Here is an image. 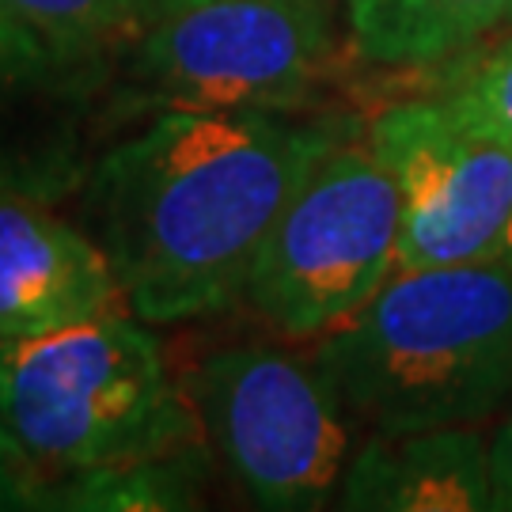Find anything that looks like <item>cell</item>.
<instances>
[{"label":"cell","instance_id":"obj_2","mask_svg":"<svg viewBox=\"0 0 512 512\" xmlns=\"http://www.w3.org/2000/svg\"><path fill=\"white\" fill-rule=\"evenodd\" d=\"M311 361L372 433L478 425L512 395V262L399 270Z\"/></svg>","mask_w":512,"mask_h":512},{"label":"cell","instance_id":"obj_14","mask_svg":"<svg viewBox=\"0 0 512 512\" xmlns=\"http://www.w3.org/2000/svg\"><path fill=\"white\" fill-rule=\"evenodd\" d=\"M42 482L35 467L16 452V444L0 429V509H38Z\"/></svg>","mask_w":512,"mask_h":512},{"label":"cell","instance_id":"obj_4","mask_svg":"<svg viewBox=\"0 0 512 512\" xmlns=\"http://www.w3.org/2000/svg\"><path fill=\"white\" fill-rule=\"evenodd\" d=\"M403 205L368 133L315 160L258 251L243 300L285 338H323L399 270Z\"/></svg>","mask_w":512,"mask_h":512},{"label":"cell","instance_id":"obj_6","mask_svg":"<svg viewBox=\"0 0 512 512\" xmlns=\"http://www.w3.org/2000/svg\"><path fill=\"white\" fill-rule=\"evenodd\" d=\"M334 54L327 0H186L141 31L133 80L160 110H289Z\"/></svg>","mask_w":512,"mask_h":512},{"label":"cell","instance_id":"obj_15","mask_svg":"<svg viewBox=\"0 0 512 512\" xmlns=\"http://www.w3.org/2000/svg\"><path fill=\"white\" fill-rule=\"evenodd\" d=\"M490 482H494V512H512V414L490 440Z\"/></svg>","mask_w":512,"mask_h":512},{"label":"cell","instance_id":"obj_17","mask_svg":"<svg viewBox=\"0 0 512 512\" xmlns=\"http://www.w3.org/2000/svg\"><path fill=\"white\" fill-rule=\"evenodd\" d=\"M497 258H505V262H512V217H509V224H505V236H501V247H497Z\"/></svg>","mask_w":512,"mask_h":512},{"label":"cell","instance_id":"obj_8","mask_svg":"<svg viewBox=\"0 0 512 512\" xmlns=\"http://www.w3.org/2000/svg\"><path fill=\"white\" fill-rule=\"evenodd\" d=\"M118 300L99 239L23 194H0V342L92 319Z\"/></svg>","mask_w":512,"mask_h":512},{"label":"cell","instance_id":"obj_16","mask_svg":"<svg viewBox=\"0 0 512 512\" xmlns=\"http://www.w3.org/2000/svg\"><path fill=\"white\" fill-rule=\"evenodd\" d=\"M31 50H38L35 42L23 35L19 27H12L8 19L0 16V61H4V57H23V54H31Z\"/></svg>","mask_w":512,"mask_h":512},{"label":"cell","instance_id":"obj_18","mask_svg":"<svg viewBox=\"0 0 512 512\" xmlns=\"http://www.w3.org/2000/svg\"><path fill=\"white\" fill-rule=\"evenodd\" d=\"M160 4H164V8H171V4H186V0H160Z\"/></svg>","mask_w":512,"mask_h":512},{"label":"cell","instance_id":"obj_13","mask_svg":"<svg viewBox=\"0 0 512 512\" xmlns=\"http://www.w3.org/2000/svg\"><path fill=\"white\" fill-rule=\"evenodd\" d=\"M433 95L459 122L512 145V27L497 42H478L444 61Z\"/></svg>","mask_w":512,"mask_h":512},{"label":"cell","instance_id":"obj_10","mask_svg":"<svg viewBox=\"0 0 512 512\" xmlns=\"http://www.w3.org/2000/svg\"><path fill=\"white\" fill-rule=\"evenodd\" d=\"M357 54L384 69H440L512 27V0H346Z\"/></svg>","mask_w":512,"mask_h":512},{"label":"cell","instance_id":"obj_7","mask_svg":"<svg viewBox=\"0 0 512 512\" xmlns=\"http://www.w3.org/2000/svg\"><path fill=\"white\" fill-rule=\"evenodd\" d=\"M365 133L399 186V270L497 258L512 217L509 141L459 122L437 95L391 103Z\"/></svg>","mask_w":512,"mask_h":512},{"label":"cell","instance_id":"obj_9","mask_svg":"<svg viewBox=\"0 0 512 512\" xmlns=\"http://www.w3.org/2000/svg\"><path fill=\"white\" fill-rule=\"evenodd\" d=\"M338 509L494 512L490 444L475 425L372 433L349 456Z\"/></svg>","mask_w":512,"mask_h":512},{"label":"cell","instance_id":"obj_5","mask_svg":"<svg viewBox=\"0 0 512 512\" xmlns=\"http://www.w3.org/2000/svg\"><path fill=\"white\" fill-rule=\"evenodd\" d=\"M202 437L258 509L308 512L338 501L349 410L315 361L274 346H228L190 376Z\"/></svg>","mask_w":512,"mask_h":512},{"label":"cell","instance_id":"obj_1","mask_svg":"<svg viewBox=\"0 0 512 512\" xmlns=\"http://www.w3.org/2000/svg\"><path fill=\"white\" fill-rule=\"evenodd\" d=\"M349 122L274 110H164L95 171V220L122 304L183 323L236 304L262 243Z\"/></svg>","mask_w":512,"mask_h":512},{"label":"cell","instance_id":"obj_11","mask_svg":"<svg viewBox=\"0 0 512 512\" xmlns=\"http://www.w3.org/2000/svg\"><path fill=\"white\" fill-rule=\"evenodd\" d=\"M209 467L202 444H183L160 456L129 459L99 471L65 475L61 482H42L38 509H88V512H160L194 509L202 497V478Z\"/></svg>","mask_w":512,"mask_h":512},{"label":"cell","instance_id":"obj_3","mask_svg":"<svg viewBox=\"0 0 512 512\" xmlns=\"http://www.w3.org/2000/svg\"><path fill=\"white\" fill-rule=\"evenodd\" d=\"M0 429L38 475H80L202 444L190 391L133 311L0 342Z\"/></svg>","mask_w":512,"mask_h":512},{"label":"cell","instance_id":"obj_12","mask_svg":"<svg viewBox=\"0 0 512 512\" xmlns=\"http://www.w3.org/2000/svg\"><path fill=\"white\" fill-rule=\"evenodd\" d=\"M164 12L160 0H0V16L35 46L88 50L126 31H145Z\"/></svg>","mask_w":512,"mask_h":512}]
</instances>
